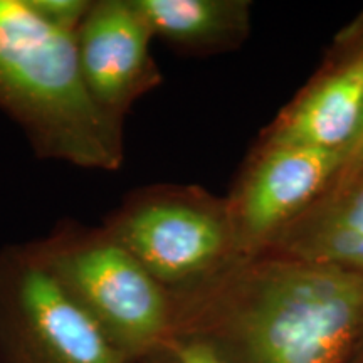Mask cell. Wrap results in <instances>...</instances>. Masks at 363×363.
Instances as JSON below:
<instances>
[{
    "instance_id": "cell-1",
    "label": "cell",
    "mask_w": 363,
    "mask_h": 363,
    "mask_svg": "<svg viewBox=\"0 0 363 363\" xmlns=\"http://www.w3.org/2000/svg\"><path fill=\"white\" fill-rule=\"evenodd\" d=\"M182 335L225 363H350L363 340V276L278 254L242 259L177 299L174 337Z\"/></svg>"
},
{
    "instance_id": "cell-14",
    "label": "cell",
    "mask_w": 363,
    "mask_h": 363,
    "mask_svg": "<svg viewBox=\"0 0 363 363\" xmlns=\"http://www.w3.org/2000/svg\"><path fill=\"white\" fill-rule=\"evenodd\" d=\"M350 363H363V340H362V343L358 345L357 352L353 353Z\"/></svg>"
},
{
    "instance_id": "cell-2",
    "label": "cell",
    "mask_w": 363,
    "mask_h": 363,
    "mask_svg": "<svg viewBox=\"0 0 363 363\" xmlns=\"http://www.w3.org/2000/svg\"><path fill=\"white\" fill-rule=\"evenodd\" d=\"M0 111L43 160L103 172L123 165V123L89 96L74 35L45 24L26 0H0Z\"/></svg>"
},
{
    "instance_id": "cell-12",
    "label": "cell",
    "mask_w": 363,
    "mask_h": 363,
    "mask_svg": "<svg viewBox=\"0 0 363 363\" xmlns=\"http://www.w3.org/2000/svg\"><path fill=\"white\" fill-rule=\"evenodd\" d=\"M165 352L170 353L175 363H225L214 347L197 337H174Z\"/></svg>"
},
{
    "instance_id": "cell-6",
    "label": "cell",
    "mask_w": 363,
    "mask_h": 363,
    "mask_svg": "<svg viewBox=\"0 0 363 363\" xmlns=\"http://www.w3.org/2000/svg\"><path fill=\"white\" fill-rule=\"evenodd\" d=\"M343 152L305 145H264L225 203L239 259L269 247L330 187Z\"/></svg>"
},
{
    "instance_id": "cell-4",
    "label": "cell",
    "mask_w": 363,
    "mask_h": 363,
    "mask_svg": "<svg viewBox=\"0 0 363 363\" xmlns=\"http://www.w3.org/2000/svg\"><path fill=\"white\" fill-rule=\"evenodd\" d=\"M101 227L174 298L201 291L239 262L227 206L202 190L130 194Z\"/></svg>"
},
{
    "instance_id": "cell-10",
    "label": "cell",
    "mask_w": 363,
    "mask_h": 363,
    "mask_svg": "<svg viewBox=\"0 0 363 363\" xmlns=\"http://www.w3.org/2000/svg\"><path fill=\"white\" fill-rule=\"evenodd\" d=\"M153 38L185 52L233 48L244 38L249 7L239 0H135Z\"/></svg>"
},
{
    "instance_id": "cell-7",
    "label": "cell",
    "mask_w": 363,
    "mask_h": 363,
    "mask_svg": "<svg viewBox=\"0 0 363 363\" xmlns=\"http://www.w3.org/2000/svg\"><path fill=\"white\" fill-rule=\"evenodd\" d=\"M153 34L135 0H93L74 35L79 69L89 96L111 120L123 123L131 106L160 84L150 52Z\"/></svg>"
},
{
    "instance_id": "cell-5",
    "label": "cell",
    "mask_w": 363,
    "mask_h": 363,
    "mask_svg": "<svg viewBox=\"0 0 363 363\" xmlns=\"http://www.w3.org/2000/svg\"><path fill=\"white\" fill-rule=\"evenodd\" d=\"M0 363L128 360L26 242L0 249Z\"/></svg>"
},
{
    "instance_id": "cell-9",
    "label": "cell",
    "mask_w": 363,
    "mask_h": 363,
    "mask_svg": "<svg viewBox=\"0 0 363 363\" xmlns=\"http://www.w3.org/2000/svg\"><path fill=\"white\" fill-rule=\"evenodd\" d=\"M363 121V48L325 74L286 110L264 145L345 152Z\"/></svg>"
},
{
    "instance_id": "cell-13",
    "label": "cell",
    "mask_w": 363,
    "mask_h": 363,
    "mask_svg": "<svg viewBox=\"0 0 363 363\" xmlns=\"http://www.w3.org/2000/svg\"><path fill=\"white\" fill-rule=\"evenodd\" d=\"M362 163H363V121H362L360 130H358V133L355 136V140H353V142L347 147V150L343 152L342 167H340L337 175L347 174V172L357 169V167L362 165Z\"/></svg>"
},
{
    "instance_id": "cell-8",
    "label": "cell",
    "mask_w": 363,
    "mask_h": 363,
    "mask_svg": "<svg viewBox=\"0 0 363 363\" xmlns=\"http://www.w3.org/2000/svg\"><path fill=\"white\" fill-rule=\"evenodd\" d=\"M269 247L278 256L342 266L363 276V163L335 177Z\"/></svg>"
},
{
    "instance_id": "cell-3",
    "label": "cell",
    "mask_w": 363,
    "mask_h": 363,
    "mask_svg": "<svg viewBox=\"0 0 363 363\" xmlns=\"http://www.w3.org/2000/svg\"><path fill=\"white\" fill-rule=\"evenodd\" d=\"M33 244L128 363L165 350L175 335L174 298L101 225L61 220Z\"/></svg>"
},
{
    "instance_id": "cell-11",
    "label": "cell",
    "mask_w": 363,
    "mask_h": 363,
    "mask_svg": "<svg viewBox=\"0 0 363 363\" xmlns=\"http://www.w3.org/2000/svg\"><path fill=\"white\" fill-rule=\"evenodd\" d=\"M45 24L61 33L76 35L88 16L93 0H26Z\"/></svg>"
}]
</instances>
